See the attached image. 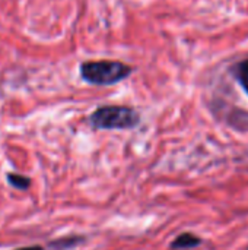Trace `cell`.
Returning a JSON list of instances; mask_svg holds the SVG:
<instances>
[{
	"mask_svg": "<svg viewBox=\"0 0 248 250\" xmlns=\"http://www.w3.org/2000/svg\"><path fill=\"white\" fill-rule=\"evenodd\" d=\"M132 67L114 60H94L80 64V76L92 85H114L132 73Z\"/></svg>",
	"mask_w": 248,
	"mask_h": 250,
	"instance_id": "2",
	"label": "cell"
},
{
	"mask_svg": "<svg viewBox=\"0 0 248 250\" xmlns=\"http://www.w3.org/2000/svg\"><path fill=\"white\" fill-rule=\"evenodd\" d=\"M202 243V239L194 236L193 233H183L180 236H177L174 239V242L171 243V249L174 250H186L197 248Z\"/></svg>",
	"mask_w": 248,
	"mask_h": 250,
	"instance_id": "3",
	"label": "cell"
},
{
	"mask_svg": "<svg viewBox=\"0 0 248 250\" xmlns=\"http://www.w3.org/2000/svg\"><path fill=\"white\" fill-rule=\"evenodd\" d=\"M89 123L95 129L124 130L136 127L140 123V116L126 105H102L91 114Z\"/></svg>",
	"mask_w": 248,
	"mask_h": 250,
	"instance_id": "1",
	"label": "cell"
},
{
	"mask_svg": "<svg viewBox=\"0 0 248 250\" xmlns=\"http://www.w3.org/2000/svg\"><path fill=\"white\" fill-rule=\"evenodd\" d=\"M6 180L16 190L25 192V190H28L31 188V179L23 176V174H19V173H12V171L7 173L6 174Z\"/></svg>",
	"mask_w": 248,
	"mask_h": 250,
	"instance_id": "4",
	"label": "cell"
},
{
	"mask_svg": "<svg viewBox=\"0 0 248 250\" xmlns=\"http://www.w3.org/2000/svg\"><path fill=\"white\" fill-rule=\"evenodd\" d=\"M13 250H44V248L39 245H34V246H23V248H18V249Z\"/></svg>",
	"mask_w": 248,
	"mask_h": 250,
	"instance_id": "6",
	"label": "cell"
},
{
	"mask_svg": "<svg viewBox=\"0 0 248 250\" xmlns=\"http://www.w3.org/2000/svg\"><path fill=\"white\" fill-rule=\"evenodd\" d=\"M234 73H235L237 81L243 86V89L248 94V59L247 60H243L241 63H238L234 67Z\"/></svg>",
	"mask_w": 248,
	"mask_h": 250,
	"instance_id": "5",
	"label": "cell"
}]
</instances>
